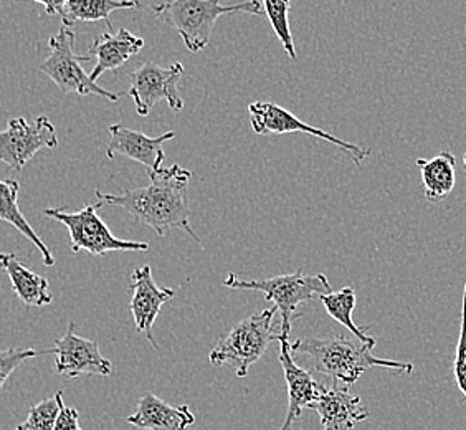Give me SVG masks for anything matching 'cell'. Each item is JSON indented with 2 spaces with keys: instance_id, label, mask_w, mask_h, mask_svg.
Listing matches in <instances>:
<instances>
[{
  "instance_id": "12",
  "label": "cell",
  "mask_w": 466,
  "mask_h": 430,
  "mask_svg": "<svg viewBox=\"0 0 466 430\" xmlns=\"http://www.w3.org/2000/svg\"><path fill=\"white\" fill-rule=\"evenodd\" d=\"M129 288L133 290V298L129 303V312L135 318L136 330L143 333L146 340L157 348L154 340V322L161 313L162 305L171 302L176 292L172 288H162L154 282L151 265H143L136 269L129 280Z\"/></svg>"
},
{
  "instance_id": "18",
  "label": "cell",
  "mask_w": 466,
  "mask_h": 430,
  "mask_svg": "<svg viewBox=\"0 0 466 430\" xmlns=\"http://www.w3.org/2000/svg\"><path fill=\"white\" fill-rule=\"evenodd\" d=\"M48 15H56L62 20V27L72 28L78 22H98L105 20L111 27L109 15L115 10L135 9L137 2L127 0H56L40 2Z\"/></svg>"
},
{
  "instance_id": "20",
  "label": "cell",
  "mask_w": 466,
  "mask_h": 430,
  "mask_svg": "<svg viewBox=\"0 0 466 430\" xmlns=\"http://www.w3.org/2000/svg\"><path fill=\"white\" fill-rule=\"evenodd\" d=\"M417 168L421 172V182L425 198L431 204H439L449 198L457 182V158L450 151H441L431 159H417Z\"/></svg>"
},
{
  "instance_id": "4",
  "label": "cell",
  "mask_w": 466,
  "mask_h": 430,
  "mask_svg": "<svg viewBox=\"0 0 466 430\" xmlns=\"http://www.w3.org/2000/svg\"><path fill=\"white\" fill-rule=\"evenodd\" d=\"M224 285L232 290L261 292L281 314L279 333L277 334L283 336H289L291 322L298 318V306L332 292L331 285L323 273L306 275L303 270L265 280H242L228 273L224 280Z\"/></svg>"
},
{
  "instance_id": "28",
  "label": "cell",
  "mask_w": 466,
  "mask_h": 430,
  "mask_svg": "<svg viewBox=\"0 0 466 430\" xmlns=\"http://www.w3.org/2000/svg\"><path fill=\"white\" fill-rule=\"evenodd\" d=\"M463 164H465V169H466V153H465V156H463Z\"/></svg>"
},
{
  "instance_id": "1",
  "label": "cell",
  "mask_w": 466,
  "mask_h": 430,
  "mask_svg": "<svg viewBox=\"0 0 466 430\" xmlns=\"http://www.w3.org/2000/svg\"><path fill=\"white\" fill-rule=\"evenodd\" d=\"M151 184L144 188L126 189L121 194H105L96 190L95 196L103 206L125 209L137 224L151 227L157 237H164L171 229H182L200 243L198 233L190 227L187 204L188 182L192 172L179 164L167 169L147 172Z\"/></svg>"
},
{
  "instance_id": "27",
  "label": "cell",
  "mask_w": 466,
  "mask_h": 430,
  "mask_svg": "<svg viewBox=\"0 0 466 430\" xmlns=\"http://www.w3.org/2000/svg\"><path fill=\"white\" fill-rule=\"evenodd\" d=\"M78 419H80L78 411L73 409V407H66L63 403L62 407H60V414H58L56 422H55L54 430H81Z\"/></svg>"
},
{
  "instance_id": "25",
  "label": "cell",
  "mask_w": 466,
  "mask_h": 430,
  "mask_svg": "<svg viewBox=\"0 0 466 430\" xmlns=\"http://www.w3.org/2000/svg\"><path fill=\"white\" fill-rule=\"evenodd\" d=\"M44 351L30 350V348H9L0 350V394L4 391V385L9 381V377L17 371L24 361L35 358Z\"/></svg>"
},
{
  "instance_id": "8",
  "label": "cell",
  "mask_w": 466,
  "mask_h": 430,
  "mask_svg": "<svg viewBox=\"0 0 466 430\" xmlns=\"http://www.w3.org/2000/svg\"><path fill=\"white\" fill-rule=\"evenodd\" d=\"M184 75V65L172 63L171 67H159L157 63L146 62L135 72H131V87L127 95L135 99L136 113L147 117L159 101H167L174 111L184 108L180 98L179 81Z\"/></svg>"
},
{
  "instance_id": "5",
  "label": "cell",
  "mask_w": 466,
  "mask_h": 430,
  "mask_svg": "<svg viewBox=\"0 0 466 430\" xmlns=\"http://www.w3.org/2000/svg\"><path fill=\"white\" fill-rule=\"evenodd\" d=\"M277 308H267L251 314L233 326L230 333L220 338L210 351L208 361L214 366L228 364L238 377L248 374V369L268 350L275 340L273 318Z\"/></svg>"
},
{
  "instance_id": "26",
  "label": "cell",
  "mask_w": 466,
  "mask_h": 430,
  "mask_svg": "<svg viewBox=\"0 0 466 430\" xmlns=\"http://www.w3.org/2000/svg\"><path fill=\"white\" fill-rule=\"evenodd\" d=\"M453 374H455L458 389L466 397V283L463 298H461V322H460V334H458L457 353L453 361Z\"/></svg>"
},
{
  "instance_id": "15",
  "label": "cell",
  "mask_w": 466,
  "mask_h": 430,
  "mask_svg": "<svg viewBox=\"0 0 466 430\" xmlns=\"http://www.w3.org/2000/svg\"><path fill=\"white\" fill-rule=\"evenodd\" d=\"M311 409L319 414L323 430H354L356 424L370 415L360 397L350 394V387H341L339 383H332L331 387L324 385Z\"/></svg>"
},
{
  "instance_id": "16",
  "label": "cell",
  "mask_w": 466,
  "mask_h": 430,
  "mask_svg": "<svg viewBox=\"0 0 466 430\" xmlns=\"http://www.w3.org/2000/svg\"><path fill=\"white\" fill-rule=\"evenodd\" d=\"M143 46V38L136 36L126 28H119L116 34L95 36L88 52L91 58L96 60L90 73V80L96 83L103 73L117 70L127 60L139 54Z\"/></svg>"
},
{
  "instance_id": "14",
  "label": "cell",
  "mask_w": 466,
  "mask_h": 430,
  "mask_svg": "<svg viewBox=\"0 0 466 430\" xmlns=\"http://www.w3.org/2000/svg\"><path fill=\"white\" fill-rule=\"evenodd\" d=\"M108 131L111 136L106 146L108 159H113L116 154H121L127 159L141 162L147 172L162 169V161L166 159L164 144L169 143L176 138L174 131L149 138L141 131H135L121 125H111Z\"/></svg>"
},
{
  "instance_id": "24",
  "label": "cell",
  "mask_w": 466,
  "mask_h": 430,
  "mask_svg": "<svg viewBox=\"0 0 466 430\" xmlns=\"http://www.w3.org/2000/svg\"><path fill=\"white\" fill-rule=\"evenodd\" d=\"M62 404L63 391H58L54 397H48L46 401L32 405L27 419L17 425L15 430H54Z\"/></svg>"
},
{
  "instance_id": "23",
  "label": "cell",
  "mask_w": 466,
  "mask_h": 430,
  "mask_svg": "<svg viewBox=\"0 0 466 430\" xmlns=\"http://www.w3.org/2000/svg\"><path fill=\"white\" fill-rule=\"evenodd\" d=\"M265 15L268 17L271 27L275 30V34L279 38L283 50L287 52L288 56L291 60H296V46L291 30H289V20H288V14H289V7L291 4L285 2V0H265L261 2Z\"/></svg>"
},
{
  "instance_id": "10",
  "label": "cell",
  "mask_w": 466,
  "mask_h": 430,
  "mask_svg": "<svg viewBox=\"0 0 466 430\" xmlns=\"http://www.w3.org/2000/svg\"><path fill=\"white\" fill-rule=\"evenodd\" d=\"M56 146V129L48 118L38 117L32 125L24 117L14 118L5 131H0V161L10 169L22 170L40 149Z\"/></svg>"
},
{
  "instance_id": "9",
  "label": "cell",
  "mask_w": 466,
  "mask_h": 430,
  "mask_svg": "<svg viewBox=\"0 0 466 430\" xmlns=\"http://www.w3.org/2000/svg\"><path fill=\"white\" fill-rule=\"evenodd\" d=\"M248 115H250V123L253 131L257 135H288V133H306V135L316 136L326 139L329 143L338 146L344 153L350 156L352 161L360 166L362 162L370 156V149H364L358 144L342 141L339 138L314 128V126L306 125L299 118L295 117L291 111H288L277 103L269 101H253L248 105Z\"/></svg>"
},
{
  "instance_id": "19",
  "label": "cell",
  "mask_w": 466,
  "mask_h": 430,
  "mask_svg": "<svg viewBox=\"0 0 466 430\" xmlns=\"http://www.w3.org/2000/svg\"><path fill=\"white\" fill-rule=\"evenodd\" d=\"M0 271L9 277L14 293L24 305L42 308L54 302L48 280L27 269L15 253H0Z\"/></svg>"
},
{
  "instance_id": "6",
  "label": "cell",
  "mask_w": 466,
  "mask_h": 430,
  "mask_svg": "<svg viewBox=\"0 0 466 430\" xmlns=\"http://www.w3.org/2000/svg\"><path fill=\"white\" fill-rule=\"evenodd\" d=\"M50 55L40 65L42 73L60 88L62 93H76L80 97L96 95L101 98L117 103L121 93L109 91L98 83L90 80V75L83 70V63L91 62L90 55H78L75 52V32L72 28L62 27L56 36L48 40Z\"/></svg>"
},
{
  "instance_id": "2",
  "label": "cell",
  "mask_w": 466,
  "mask_h": 430,
  "mask_svg": "<svg viewBox=\"0 0 466 430\" xmlns=\"http://www.w3.org/2000/svg\"><path fill=\"white\" fill-rule=\"evenodd\" d=\"M376 343L350 341L344 336L306 338L291 343V353H301L311 359L313 368L332 377L334 383L350 387L370 368H387L410 374L413 366L390 359L376 358L372 354Z\"/></svg>"
},
{
  "instance_id": "11",
  "label": "cell",
  "mask_w": 466,
  "mask_h": 430,
  "mask_svg": "<svg viewBox=\"0 0 466 430\" xmlns=\"http://www.w3.org/2000/svg\"><path fill=\"white\" fill-rule=\"evenodd\" d=\"M55 373L62 376L78 377L81 374L109 376L113 373L111 361L99 351L96 341L81 338L75 333V322L60 340L55 341Z\"/></svg>"
},
{
  "instance_id": "21",
  "label": "cell",
  "mask_w": 466,
  "mask_h": 430,
  "mask_svg": "<svg viewBox=\"0 0 466 430\" xmlns=\"http://www.w3.org/2000/svg\"><path fill=\"white\" fill-rule=\"evenodd\" d=\"M18 190H20V184L17 180H0V220L17 229L18 232L34 243L38 251L42 253V259L46 267H54L55 259L52 251L38 237V233L32 229V225L28 224L25 215L22 214V210L18 207Z\"/></svg>"
},
{
  "instance_id": "17",
  "label": "cell",
  "mask_w": 466,
  "mask_h": 430,
  "mask_svg": "<svg viewBox=\"0 0 466 430\" xmlns=\"http://www.w3.org/2000/svg\"><path fill=\"white\" fill-rule=\"evenodd\" d=\"M194 422L196 415L188 405L174 407L154 394L141 397L136 413L127 417V424L144 430H186Z\"/></svg>"
},
{
  "instance_id": "22",
  "label": "cell",
  "mask_w": 466,
  "mask_h": 430,
  "mask_svg": "<svg viewBox=\"0 0 466 430\" xmlns=\"http://www.w3.org/2000/svg\"><path fill=\"white\" fill-rule=\"evenodd\" d=\"M319 302L323 303L324 310L329 313L332 320L346 326L358 338V341L376 343V338L369 336L366 330L358 326L352 320V312L356 308V290L354 288L346 287L339 292H331L328 295H321Z\"/></svg>"
},
{
  "instance_id": "3",
  "label": "cell",
  "mask_w": 466,
  "mask_h": 430,
  "mask_svg": "<svg viewBox=\"0 0 466 430\" xmlns=\"http://www.w3.org/2000/svg\"><path fill=\"white\" fill-rule=\"evenodd\" d=\"M156 17L179 34L192 54L202 52L214 34L217 18L227 14L265 15L258 0L225 5L217 0H169L153 5Z\"/></svg>"
},
{
  "instance_id": "7",
  "label": "cell",
  "mask_w": 466,
  "mask_h": 430,
  "mask_svg": "<svg viewBox=\"0 0 466 430\" xmlns=\"http://www.w3.org/2000/svg\"><path fill=\"white\" fill-rule=\"evenodd\" d=\"M103 207L101 202L93 206L83 207L78 212H70L65 207L46 209L44 214L50 219L58 220L66 227L70 233L73 253L86 251L95 257H103L109 251H149V243L125 241L115 237L108 225L101 220L98 210Z\"/></svg>"
},
{
  "instance_id": "13",
  "label": "cell",
  "mask_w": 466,
  "mask_h": 430,
  "mask_svg": "<svg viewBox=\"0 0 466 430\" xmlns=\"http://www.w3.org/2000/svg\"><path fill=\"white\" fill-rule=\"evenodd\" d=\"M275 340L279 344V363L283 368L285 381L288 387V414L285 424L279 430H289L305 409H311L313 404L318 401L319 394L323 393L324 385L318 383L306 369L299 368L291 356V343L289 336L275 334Z\"/></svg>"
}]
</instances>
